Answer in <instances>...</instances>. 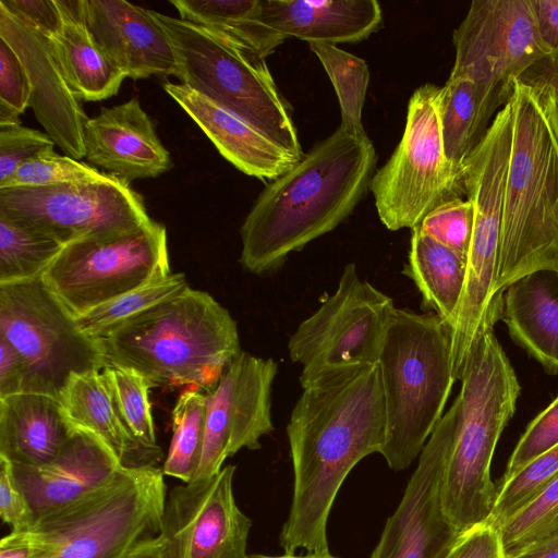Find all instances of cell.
<instances>
[{"mask_svg": "<svg viewBox=\"0 0 558 558\" xmlns=\"http://www.w3.org/2000/svg\"><path fill=\"white\" fill-rule=\"evenodd\" d=\"M76 429L92 434L124 469L157 465L161 449L138 442L120 418L101 372L75 375L62 400Z\"/></svg>", "mask_w": 558, "mask_h": 558, "instance_id": "28", "label": "cell"}, {"mask_svg": "<svg viewBox=\"0 0 558 558\" xmlns=\"http://www.w3.org/2000/svg\"><path fill=\"white\" fill-rule=\"evenodd\" d=\"M47 133L20 124L0 126V186L26 161L53 151Z\"/></svg>", "mask_w": 558, "mask_h": 558, "instance_id": "42", "label": "cell"}, {"mask_svg": "<svg viewBox=\"0 0 558 558\" xmlns=\"http://www.w3.org/2000/svg\"><path fill=\"white\" fill-rule=\"evenodd\" d=\"M206 425V397L186 389L172 410V437L163 463V474L190 483L198 468Z\"/></svg>", "mask_w": 558, "mask_h": 558, "instance_id": "32", "label": "cell"}, {"mask_svg": "<svg viewBox=\"0 0 558 558\" xmlns=\"http://www.w3.org/2000/svg\"><path fill=\"white\" fill-rule=\"evenodd\" d=\"M513 137V111L509 101L494 117L483 140L463 170V190L474 210L473 232L466 259V280L457 322L452 328V367L459 379L469 351L486 323L502 314L496 295L504 196Z\"/></svg>", "mask_w": 558, "mask_h": 558, "instance_id": "9", "label": "cell"}, {"mask_svg": "<svg viewBox=\"0 0 558 558\" xmlns=\"http://www.w3.org/2000/svg\"><path fill=\"white\" fill-rule=\"evenodd\" d=\"M456 57L449 76L471 80L476 89L477 128L483 140L514 84L549 56L531 0H474L453 31Z\"/></svg>", "mask_w": 558, "mask_h": 558, "instance_id": "12", "label": "cell"}, {"mask_svg": "<svg viewBox=\"0 0 558 558\" xmlns=\"http://www.w3.org/2000/svg\"><path fill=\"white\" fill-rule=\"evenodd\" d=\"M63 244L21 228L0 216V284L40 277Z\"/></svg>", "mask_w": 558, "mask_h": 558, "instance_id": "34", "label": "cell"}, {"mask_svg": "<svg viewBox=\"0 0 558 558\" xmlns=\"http://www.w3.org/2000/svg\"><path fill=\"white\" fill-rule=\"evenodd\" d=\"M111 174L54 150L23 163L0 190L107 180Z\"/></svg>", "mask_w": 558, "mask_h": 558, "instance_id": "39", "label": "cell"}, {"mask_svg": "<svg viewBox=\"0 0 558 558\" xmlns=\"http://www.w3.org/2000/svg\"><path fill=\"white\" fill-rule=\"evenodd\" d=\"M165 92L192 118L218 151L243 173L275 180L299 160L256 128L181 83Z\"/></svg>", "mask_w": 558, "mask_h": 558, "instance_id": "23", "label": "cell"}, {"mask_svg": "<svg viewBox=\"0 0 558 558\" xmlns=\"http://www.w3.org/2000/svg\"><path fill=\"white\" fill-rule=\"evenodd\" d=\"M558 474V444L496 487L488 524L496 530Z\"/></svg>", "mask_w": 558, "mask_h": 558, "instance_id": "38", "label": "cell"}, {"mask_svg": "<svg viewBox=\"0 0 558 558\" xmlns=\"http://www.w3.org/2000/svg\"><path fill=\"white\" fill-rule=\"evenodd\" d=\"M153 13L171 40L181 84L240 117L296 160L304 157L291 108L263 54L221 33Z\"/></svg>", "mask_w": 558, "mask_h": 558, "instance_id": "8", "label": "cell"}, {"mask_svg": "<svg viewBox=\"0 0 558 558\" xmlns=\"http://www.w3.org/2000/svg\"><path fill=\"white\" fill-rule=\"evenodd\" d=\"M32 86L16 52L0 39V126L20 124L29 107Z\"/></svg>", "mask_w": 558, "mask_h": 558, "instance_id": "41", "label": "cell"}, {"mask_svg": "<svg viewBox=\"0 0 558 558\" xmlns=\"http://www.w3.org/2000/svg\"><path fill=\"white\" fill-rule=\"evenodd\" d=\"M0 336L22 357L24 392L62 402L75 375L108 366L100 340L80 328L76 317L41 277L0 284Z\"/></svg>", "mask_w": 558, "mask_h": 558, "instance_id": "10", "label": "cell"}, {"mask_svg": "<svg viewBox=\"0 0 558 558\" xmlns=\"http://www.w3.org/2000/svg\"><path fill=\"white\" fill-rule=\"evenodd\" d=\"M445 558H505V554L497 530L484 524L461 534Z\"/></svg>", "mask_w": 558, "mask_h": 558, "instance_id": "46", "label": "cell"}, {"mask_svg": "<svg viewBox=\"0 0 558 558\" xmlns=\"http://www.w3.org/2000/svg\"><path fill=\"white\" fill-rule=\"evenodd\" d=\"M75 432L53 397L23 392L0 400V456L13 464L49 463Z\"/></svg>", "mask_w": 558, "mask_h": 558, "instance_id": "25", "label": "cell"}, {"mask_svg": "<svg viewBox=\"0 0 558 558\" xmlns=\"http://www.w3.org/2000/svg\"><path fill=\"white\" fill-rule=\"evenodd\" d=\"M157 465L120 469L102 487L14 532L28 558H124L159 534L167 500Z\"/></svg>", "mask_w": 558, "mask_h": 558, "instance_id": "7", "label": "cell"}, {"mask_svg": "<svg viewBox=\"0 0 558 558\" xmlns=\"http://www.w3.org/2000/svg\"><path fill=\"white\" fill-rule=\"evenodd\" d=\"M287 435L293 495L280 546L286 554L329 553L327 523L342 483L362 459L380 453L385 444L378 363L304 388Z\"/></svg>", "mask_w": 558, "mask_h": 558, "instance_id": "1", "label": "cell"}, {"mask_svg": "<svg viewBox=\"0 0 558 558\" xmlns=\"http://www.w3.org/2000/svg\"><path fill=\"white\" fill-rule=\"evenodd\" d=\"M0 515L2 521L14 532L26 531L36 521L28 498L15 476L12 463L1 456Z\"/></svg>", "mask_w": 558, "mask_h": 558, "instance_id": "44", "label": "cell"}, {"mask_svg": "<svg viewBox=\"0 0 558 558\" xmlns=\"http://www.w3.org/2000/svg\"><path fill=\"white\" fill-rule=\"evenodd\" d=\"M440 98L441 87L430 83L412 94L401 141L371 179L378 217L391 231L413 229L438 204L464 194L445 156Z\"/></svg>", "mask_w": 558, "mask_h": 558, "instance_id": "13", "label": "cell"}, {"mask_svg": "<svg viewBox=\"0 0 558 558\" xmlns=\"http://www.w3.org/2000/svg\"><path fill=\"white\" fill-rule=\"evenodd\" d=\"M336 90L340 111V128L353 134H366L362 123V111L369 82L366 62L335 45L310 44Z\"/></svg>", "mask_w": 558, "mask_h": 558, "instance_id": "33", "label": "cell"}, {"mask_svg": "<svg viewBox=\"0 0 558 558\" xmlns=\"http://www.w3.org/2000/svg\"><path fill=\"white\" fill-rule=\"evenodd\" d=\"M376 163L366 134L338 128L260 192L240 229V264L272 272L290 253L338 227L365 194Z\"/></svg>", "mask_w": 558, "mask_h": 558, "instance_id": "2", "label": "cell"}, {"mask_svg": "<svg viewBox=\"0 0 558 558\" xmlns=\"http://www.w3.org/2000/svg\"><path fill=\"white\" fill-rule=\"evenodd\" d=\"M381 20L376 0H259V21L284 40L356 43L376 32Z\"/></svg>", "mask_w": 558, "mask_h": 558, "instance_id": "24", "label": "cell"}, {"mask_svg": "<svg viewBox=\"0 0 558 558\" xmlns=\"http://www.w3.org/2000/svg\"><path fill=\"white\" fill-rule=\"evenodd\" d=\"M501 317L520 347L547 372H558V274L539 270L508 286Z\"/></svg>", "mask_w": 558, "mask_h": 558, "instance_id": "26", "label": "cell"}, {"mask_svg": "<svg viewBox=\"0 0 558 558\" xmlns=\"http://www.w3.org/2000/svg\"><path fill=\"white\" fill-rule=\"evenodd\" d=\"M113 405L130 434L142 445L160 449L149 402L151 386L135 372L108 366L101 371Z\"/></svg>", "mask_w": 558, "mask_h": 558, "instance_id": "37", "label": "cell"}, {"mask_svg": "<svg viewBox=\"0 0 558 558\" xmlns=\"http://www.w3.org/2000/svg\"><path fill=\"white\" fill-rule=\"evenodd\" d=\"M170 274L166 227L151 219L129 231L64 245L40 277L78 317Z\"/></svg>", "mask_w": 558, "mask_h": 558, "instance_id": "14", "label": "cell"}, {"mask_svg": "<svg viewBox=\"0 0 558 558\" xmlns=\"http://www.w3.org/2000/svg\"><path fill=\"white\" fill-rule=\"evenodd\" d=\"M519 81L558 94V59L548 56L539 60Z\"/></svg>", "mask_w": 558, "mask_h": 558, "instance_id": "49", "label": "cell"}, {"mask_svg": "<svg viewBox=\"0 0 558 558\" xmlns=\"http://www.w3.org/2000/svg\"><path fill=\"white\" fill-rule=\"evenodd\" d=\"M474 210L472 203L460 196L449 198L432 209L416 227L442 245L468 259Z\"/></svg>", "mask_w": 558, "mask_h": 558, "instance_id": "40", "label": "cell"}, {"mask_svg": "<svg viewBox=\"0 0 558 558\" xmlns=\"http://www.w3.org/2000/svg\"><path fill=\"white\" fill-rule=\"evenodd\" d=\"M440 124L446 159L462 183L463 170L482 141L477 128L474 83L463 76H449L441 86Z\"/></svg>", "mask_w": 558, "mask_h": 558, "instance_id": "31", "label": "cell"}, {"mask_svg": "<svg viewBox=\"0 0 558 558\" xmlns=\"http://www.w3.org/2000/svg\"><path fill=\"white\" fill-rule=\"evenodd\" d=\"M0 216L63 245L129 231L151 220L130 183L94 182L0 190Z\"/></svg>", "mask_w": 558, "mask_h": 558, "instance_id": "15", "label": "cell"}, {"mask_svg": "<svg viewBox=\"0 0 558 558\" xmlns=\"http://www.w3.org/2000/svg\"><path fill=\"white\" fill-rule=\"evenodd\" d=\"M12 465L36 520L89 495L124 469L92 434L82 429H76L49 463Z\"/></svg>", "mask_w": 558, "mask_h": 558, "instance_id": "22", "label": "cell"}, {"mask_svg": "<svg viewBox=\"0 0 558 558\" xmlns=\"http://www.w3.org/2000/svg\"><path fill=\"white\" fill-rule=\"evenodd\" d=\"M513 137L495 293L539 270L558 274V143L537 90L515 82Z\"/></svg>", "mask_w": 558, "mask_h": 558, "instance_id": "5", "label": "cell"}, {"mask_svg": "<svg viewBox=\"0 0 558 558\" xmlns=\"http://www.w3.org/2000/svg\"><path fill=\"white\" fill-rule=\"evenodd\" d=\"M235 465L174 486L158 534L165 558H247L251 519L236 505Z\"/></svg>", "mask_w": 558, "mask_h": 558, "instance_id": "16", "label": "cell"}, {"mask_svg": "<svg viewBox=\"0 0 558 558\" xmlns=\"http://www.w3.org/2000/svg\"><path fill=\"white\" fill-rule=\"evenodd\" d=\"M403 274L424 304L453 328L466 280V259L414 227Z\"/></svg>", "mask_w": 558, "mask_h": 558, "instance_id": "29", "label": "cell"}, {"mask_svg": "<svg viewBox=\"0 0 558 558\" xmlns=\"http://www.w3.org/2000/svg\"><path fill=\"white\" fill-rule=\"evenodd\" d=\"M85 157L95 168L128 183L156 178L171 168L151 119L134 97L113 107H101L83 126Z\"/></svg>", "mask_w": 558, "mask_h": 558, "instance_id": "20", "label": "cell"}, {"mask_svg": "<svg viewBox=\"0 0 558 558\" xmlns=\"http://www.w3.org/2000/svg\"><path fill=\"white\" fill-rule=\"evenodd\" d=\"M85 20L95 43L126 77L175 76L171 40L151 10L125 0H85Z\"/></svg>", "mask_w": 558, "mask_h": 558, "instance_id": "21", "label": "cell"}, {"mask_svg": "<svg viewBox=\"0 0 558 558\" xmlns=\"http://www.w3.org/2000/svg\"><path fill=\"white\" fill-rule=\"evenodd\" d=\"M452 429L449 409L418 456L403 497L388 518L371 558H445L461 536L442 507V480Z\"/></svg>", "mask_w": 558, "mask_h": 558, "instance_id": "18", "label": "cell"}, {"mask_svg": "<svg viewBox=\"0 0 558 558\" xmlns=\"http://www.w3.org/2000/svg\"><path fill=\"white\" fill-rule=\"evenodd\" d=\"M189 287L183 272L169 276L130 291L76 317L89 337L101 339L129 318L179 294Z\"/></svg>", "mask_w": 558, "mask_h": 558, "instance_id": "35", "label": "cell"}, {"mask_svg": "<svg viewBox=\"0 0 558 558\" xmlns=\"http://www.w3.org/2000/svg\"><path fill=\"white\" fill-rule=\"evenodd\" d=\"M57 1L63 26L48 40L70 90L85 101L114 96L126 76L93 39L85 20V0Z\"/></svg>", "mask_w": 558, "mask_h": 558, "instance_id": "27", "label": "cell"}, {"mask_svg": "<svg viewBox=\"0 0 558 558\" xmlns=\"http://www.w3.org/2000/svg\"><path fill=\"white\" fill-rule=\"evenodd\" d=\"M180 19L221 33L265 58L284 41L259 21V0H170Z\"/></svg>", "mask_w": 558, "mask_h": 558, "instance_id": "30", "label": "cell"}, {"mask_svg": "<svg viewBox=\"0 0 558 558\" xmlns=\"http://www.w3.org/2000/svg\"><path fill=\"white\" fill-rule=\"evenodd\" d=\"M25 368L15 348L0 336V400L23 393Z\"/></svg>", "mask_w": 558, "mask_h": 558, "instance_id": "47", "label": "cell"}, {"mask_svg": "<svg viewBox=\"0 0 558 558\" xmlns=\"http://www.w3.org/2000/svg\"><path fill=\"white\" fill-rule=\"evenodd\" d=\"M0 7L48 39L62 29L63 17L57 0H0Z\"/></svg>", "mask_w": 558, "mask_h": 558, "instance_id": "45", "label": "cell"}, {"mask_svg": "<svg viewBox=\"0 0 558 558\" xmlns=\"http://www.w3.org/2000/svg\"><path fill=\"white\" fill-rule=\"evenodd\" d=\"M505 558H558V533L548 536L513 556Z\"/></svg>", "mask_w": 558, "mask_h": 558, "instance_id": "50", "label": "cell"}, {"mask_svg": "<svg viewBox=\"0 0 558 558\" xmlns=\"http://www.w3.org/2000/svg\"><path fill=\"white\" fill-rule=\"evenodd\" d=\"M541 39L558 59V0H531Z\"/></svg>", "mask_w": 558, "mask_h": 558, "instance_id": "48", "label": "cell"}, {"mask_svg": "<svg viewBox=\"0 0 558 558\" xmlns=\"http://www.w3.org/2000/svg\"><path fill=\"white\" fill-rule=\"evenodd\" d=\"M486 323L476 335L450 407L453 429L442 480V507L461 533L488 524L496 494L490 464L499 437L513 416L521 386Z\"/></svg>", "mask_w": 558, "mask_h": 558, "instance_id": "4", "label": "cell"}, {"mask_svg": "<svg viewBox=\"0 0 558 558\" xmlns=\"http://www.w3.org/2000/svg\"><path fill=\"white\" fill-rule=\"evenodd\" d=\"M99 340L108 366L135 372L151 388L186 386L202 392L213 390L242 352L229 311L190 287Z\"/></svg>", "mask_w": 558, "mask_h": 558, "instance_id": "3", "label": "cell"}, {"mask_svg": "<svg viewBox=\"0 0 558 558\" xmlns=\"http://www.w3.org/2000/svg\"><path fill=\"white\" fill-rule=\"evenodd\" d=\"M247 558H337L330 553L326 554H313V553H306L304 555L301 554H283L278 556H269V555H262V554H253L248 555Z\"/></svg>", "mask_w": 558, "mask_h": 558, "instance_id": "54", "label": "cell"}, {"mask_svg": "<svg viewBox=\"0 0 558 558\" xmlns=\"http://www.w3.org/2000/svg\"><path fill=\"white\" fill-rule=\"evenodd\" d=\"M558 444V396L526 427L500 481H506Z\"/></svg>", "mask_w": 558, "mask_h": 558, "instance_id": "43", "label": "cell"}, {"mask_svg": "<svg viewBox=\"0 0 558 558\" xmlns=\"http://www.w3.org/2000/svg\"><path fill=\"white\" fill-rule=\"evenodd\" d=\"M124 558H165L159 536L156 535L141 541Z\"/></svg>", "mask_w": 558, "mask_h": 558, "instance_id": "52", "label": "cell"}, {"mask_svg": "<svg viewBox=\"0 0 558 558\" xmlns=\"http://www.w3.org/2000/svg\"><path fill=\"white\" fill-rule=\"evenodd\" d=\"M378 366L386 408L380 454L402 471L421 454L457 380L451 327L434 312L396 307Z\"/></svg>", "mask_w": 558, "mask_h": 558, "instance_id": "6", "label": "cell"}, {"mask_svg": "<svg viewBox=\"0 0 558 558\" xmlns=\"http://www.w3.org/2000/svg\"><path fill=\"white\" fill-rule=\"evenodd\" d=\"M0 39L21 59L29 77V107L61 150L76 160L85 157L83 126L87 119L52 56L49 40L0 7Z\"/></svg>", "mask_w": 558, "mask_h": 558, "instance_id": "19", "label": "cell"}, {"mask_svg": "<svg viewBox=\"0 0 558 558\" xmlns=\"http://www.w3.org/2000/svg\"><path fill=\"white\" fill-rule=\"evenodd\" d=\"M534 88L538 93L542 106L558 143V94L544 88Z\"/></svg>", "mask_w": 558, "mask_h": 558, "instance_id": "51", "label": "cell"}, {"mask_svg": "<svg viewBox=\"0 0 558 558\" xmlns=\"http://www.w3.org/2000/svg\"><path fill=\"white\" fill-rule=\"evenodd\" d=\"M26 544L13 532L0 541V558H28Z\"/></svg>", "mask_w": 558, "mask_h": 558, "instance_id": "53", "label": "cell"}, {"mask_svg": "<svg viewBox=\"0 0 558 558\" xmlns=\"http://www.w3.org/2000/svg\"><path fill=\"white\" fill-rule=\"evenodd\" d=\"M278 364L242 351L217 386L205 392L206 425L202 457L193 481L218 474L227 458L239 450L260 448L272 432L271 387Z\"/></svg>", "mask_w": 558, "mask_h": 558, "instance_id": "17", "label": "cell"}, {"mask_svg": "<svg viewBox=\"0 0 558 558\" xmlns=\"http://www.w3.org/2000/svg\"><path fill=\"white\" fill-rule=\"evenodd\" d=\"M505 557L558 533V474L497 529Z\"/></svg>", "mask_w": 558, "mask_h": 558, "instance_id": "36", "label": "cell"}, {"mask_svg": "<svg viewBox=\"0 0 558 558\" xmlns=\"http://www.w3.org/2000/svg\"><path fill=\"white\" fill-rule=\"evenodd\" d=\"M395 308L390 296L348 264L337 290L289 340L290 359L302 366V388L377 364Z\"/></svg>", "mask_w": 558, "mask_h": 558, "instance_id": "11", "label": "cell"}]
</instances>
